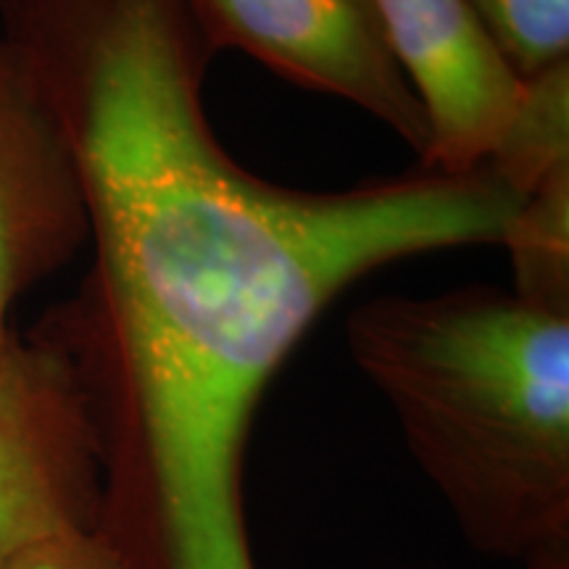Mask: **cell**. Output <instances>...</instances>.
Returning <instances> with one entry per match:
<instances>
[{"label": "cell", "mask_w": 569, "mask_h": 569, "mask_svg": "<svg viewBox=\"0 0 569 569\" xmlns=\"http://www.w3.org/2000/svg\"><path fill=\"white\" fill-rule=\"evenodd\" d=\"M80 169L92 261L40 327L80 375L98 532L127 569H256L246 451L264 390L348 284L503 246L522 198L488 167L348 190L248 172L219 142L193 0H0Z\"/></svg>", "instance_id": "obj_1"}, {"label": "cell", "mask_w": 569, "mask_h": 569, "mask_svg": "<svg viewBox=\"0 0 569 569\" xmlns=\"http://www.w3.org/2000/svg\"><path fill=\"white\" fill-rule=\"evenodd\" d=\"M346 343L472 549L569 540V311L493 284L377 296Z\"/></svg>", "instance_id": "obj_2"}, {"label": "cell", "mask_w": 569, "mask_h": 569, "mask_svg": "<svg viewBox=\"0 0 569 569\" xmlns=\"http://www.w3.org/2000/svg\"><path fill=\"white\" fill-rule=\"evenodd\" d=\"M103 459L82 380L38 325L0 348V569L67 532L96 530Z\"/></svg>", "instance_id": "obj_3"}, {"label": "cell", "mask_w": 569, "mask_h": 569, "mask_svg": "<svg viewBox=\"0 0 569 569\" xmlns=\"http://www.w3.org/2000/svg\"><path fill=\"white\" fill-rule=\"evenodd\" d=\"M213 53L243 51L301 88L336 96L419 156L430 130L398 67L375 0H193Z\"/></svg>", "instance_id": "obj_4"}, {"label": "cell", "mask_w": 569, "mask_h": 569, "mask_svg": "<svg viewBox=\"0 0 569 569\" xmlns=\"http://www.w3.org/2000/svg\"><path fill=\"white\" fill-rule=\"evenodd\" d=\"M390 53L422 106V169L472 174L528 101L522 82L467 0H375Z\"/></svg>", "instance_id": "obj_5"}, {"label": "cell", "mask_w": 569, "mask_h": 569, "mask_svg": "<svg viewBox=\"0 0 569 569\" xmlns=\"http://www.w3.org/2000/svg\"><path fill=\"white\" fill-rule=\"evenodd\" d=\"M80 169L24 63L0 32V348L21 296L88 246Z\"/></svg>", "instance_id": "obj_6"}, {"label": "cell", "mask_w": 569, "mask_h": 569, "mask_svg": "<svg viewBox=\"0 0 569 569\" xmlns=\"http://www.w3.org/2000/svg\"><path fill=\"white\" fill-rule=\"evenodd\" d=\"M486 167L522 201L569 174V67L528 82V101Z\"/></svg>", "instance_id": "obj_7"}, {"label": "cell", "mask_w": 569, "mask_h": 569, "mask_svg": "<svg viewBox=\"0 0 569 569\" xmlns=\"http://www.w3.org/2000/svg\"><path fill=\"white\" fill-rule=\"evenodd\" d=\"M515 264V293L569 311V174L525 198L503 240Z\"/></svg>", "instance_id": "obj_8"}, {"label": "cell", "mask_w": 569, "mask_h": 569, "mask_svg": "<svg viewBox=\"0 0 569 569\" xmlns=\"http://www.w3.org/2000/svg\"><path fill=\"white\" fill-rule=\"evenodd\" d=\"M522 82L569 67V0H467Z\"/></svg>", "instance_id": "obj_9"}, {"label": "cell", "mask_w": 569, "mask_h": 569, "mask_svg": "<svg viewBox=\"0 0 569 569\" xmlns=\"http://www.w3.org/2000/svg\"><path fill=\"white\" fill-rule=\"evenodd\" d=\"M6 569H127L98 530L67 532L19 553Z\"/></svg>", "instance_id": "obj_10"}, {"label": "cell", "mask_w": 569, "mask_h": 569, "mask_svg": "<svg viewBox=\"0 0 569 569\" xmlns=\"http://www.w3.org/2000/svg\"><path fill=\"white\" fill-rule=\"evenodd\" d=\"M525 567L528 569H569V540L536 553V557H530L528 561H525Z\"/></svg>", "instance_id": "obj_11"}]
</instances>
